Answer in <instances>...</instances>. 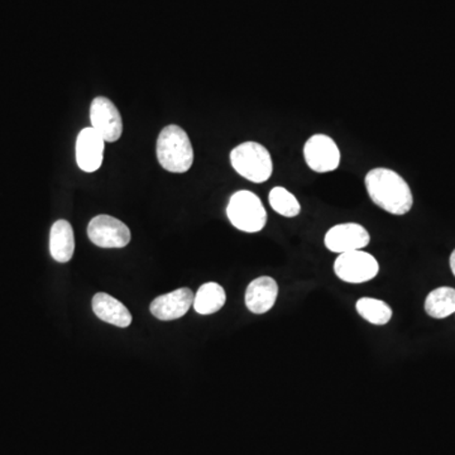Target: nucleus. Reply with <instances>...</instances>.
<instances>
[{"label":"nucleus","instance_id":"obj_14","mask_svg":"<svg viewBox=\"0 0 455 455\" xmlns=\"http://www.w3.org/2000/svg\"><path fill=\"white\" fill-rule=\"evenodd\" d=\"M50 252L60 263L68 262L75 252L74 229L66 220H57L51 228Z\"/></svg>","mask_w":455,"mask_h":455},{"label":"nucleus","instance_id":"obj_9","mask_svg":"<svg viewBox=\"0 0 455 455\" xmlns=\"http://www.w3.org/2000/svg\"><path fill=\"white\" fill-rule=\"evenodd\" d=\"M371 242L366 228L357 223L338 224L326 232L324 243L331 252L348 253L362 251Z\"/></svg>","mask_w":455,"mask_h":455},{"label":"nucleus","instance_id":"obj_4","mask_svg":"<svg viewBox=\"0 0 455 455\" xmlns=\"http://www.w3.org/2000/svg\"><path fill=\"white\" fill-rule=\"evenodd\" d=\"M227 217L233 227L244 233H259L267 223L265 206L252 191H236L227 206Z\"/></svg>","mask_w":455,"mask_h":455},{"label":"nucleus","instance_id":"obj_6","mask_svg":"<svg viewBox=\"0 0 455 455\" xmlns=\"http://www.w3.org/2000/svg\"><path fill=\"white\" fill-rule=\"evenodd\" d=\"M305 163L317 173L331 172L339 167L340 149L326 134H314L304 146Z\"/></svg>","mask_w":455,"mask_h":455},{"label":"nucleus","instance_id":"obj_2","mask_svg":"<svg viewBox=\"0 0 455 455\" xmlns=\"http://www.w3.org/2000/svg\"><path fill=\"white\" fill-rule=\"evenodd\" d=\"M158 163L173 173H185L194 164V149L187 132L179 125L164 127L156 146Z\"/></svg>","mask_w":455,"mask_h":455},{"label":"nucleus","instance_id":"obj_19","mask_svg":"<svg viewBox=\"0 0 455 455\" xmlns=\"http://www.w3.org/2000/svg\"><path fill=\"white\" fill-rule=\"evenodd\" d=\"M451 272H453V275L455 276V250L453 251V253H451Z\"/></svg>","mask_w":455,"mask_h":455},{"label":"nucleus","instance_id":"obj_17","mask_svg":"<svg viewBox=\"0 0 455 455\" xmlns=\"http://www.w3.org/2000/svg\"><path fill=\"white\" fill-rule=\"evenodd\" d=\"M359 316L373 325H386L392 317V309L385 301L372 298L359 299L355 304Z\"/></svg>","mask_w":455,"mask_h":455},{"label":"nucleus","instance_id":"obj_1","mask_svg":"<svg viewBox=\"0 0 455 455\" xmlns=\"http://www.w3.org/2000/svg\"><path fill=\"white\" fill-rule=\"evenodd\" d=\"M371 200L382 211L392 215H405L414 204L411 188L396 171L379 167L371 170L364 179Z\"/></svg>","mask_w":455,"mask_h":455},{"label":"nucleus","instance_id":"obj_13","mask_svg":"<svg viewBox=\"0 0 455 455\" xmlns=\"http://www.w3.org/2000/svg\"><path fill=\"white\" fill-rule=\"evenodd\" d=\"M92 310L95 315L108 324L128 328L132 324L130 310L121 301L106 292H99L92 298Z\"/></svg>","mask_w":455,"mask_h":455},{"label":"nucleus","instance_id":"obj_11","mask_svg":"<svg viewBox=\"0 0 455 455\" xmlns=\"http://www.w3.org/2000/svg\"><path fill=\"white\" fill-rule=\"evenodd\" d=\"M194 296H196V293L188 287L164 293V295L158 296L157 299L152 301L149 310L155 317L164 320V322L180 319L193 307Z\"/></svg>","mask_w":455,"mask_h":455},{"label":"nucleus","instance_id":"obj_18","mask_svg":"<svg viewBox=\"0 0 455 455\" xmlns=\"http://www.w3.org/2000/svg\"><path fill=\"white\" fill-rule=\"evenodd\" d=\"M268 202L271 208L284 218H295L300 214V203L287 188L281 187L272 188Z\"/></svg>","mask_w":455,"mask_h":455},{"label":"nucleus","instance_id":"obj_12","mask_svg":"<svg viewBox=\"0 0 455 455\" xmlns=\"http://www.w3.org/2000/svg\"><path fill=\"white\" fill-rule=\"evenodd\" d=\"M278 284L274 278L262 276L248 284L245 291V307L251 313L265 314L274 307L277 300Z\"/></svg>","mask_w":455,"mask_h":455},{"label":"nucleus","instance_id":"obj_3","mask_svg":"<svg viewBox=\"0 0 455 455\" xmlns=\"http://www.w3.org/2000/svg\"><path fill=\"white\" fill-rule=\"evenodd\" d=\"M230 164L236 173L254 184L267 181L274 172V161L268 149L252 140L236 146L230 152Z\"/></svg>","mask_w":455,"mask_h":455},{"label":"nucleus","instance_id":"obj_8","mask_svg":"<svg viewBox=\"0 0 455 455\" xmlns=\"http://www.w3.org/2000/svg\"><path fill=\"white\" fill-rule=\"evenodd\" d=\"M90 122L92 128L100 134L106 142H116L123 133L122 116L112 100L98 97L90 107Z\"/></svg>","mask_w":455,"mask_h":455},{"label":"nucleus","instance_id":"obj_5","mask_svg":"<svg viewBox=\"0 0 455 455\" xmlns=\"http://www.w3.org/2000/svg\"><path fill=\"white\" fill-rule=\"evenodd\" d=\"M334 272L344 283H364L379 275V265L372 254L362 251L341 253L334 262Z\"/></svg>","mask_w":455,"mask_h":455},{"label":"nucleus","instance_id":"obj_15","mask_svg":"<svg viewBox=\"0 0 455 455\" xmlns=\"http://www.w3.org/2000/svg\"><path fill=\"white\" fill-rule=\"evenodd\" d=\"M227 295L223 287L217 283H204L194 296V309L202 315L217 313L226 304Z\"/></svg>","mask_w":455,"mask_h":455},{"label":"nucleus","instance_id":"obj_7","mask_svg":"<svg viewBox=\"0 0 455 455\" xmlns=\"http://www.w3.org/2000/svg\"><path fill=\"white\" fill-rule=\"evenodd\" d=\"M90 241L100 248H123L131 242L130 228L110 215H98L88 226Z\"/></svg>","mask_w":455,"mask_h":455},{"label":"nucleus","instance_id":"obj_10","mask_svg":"<svg viewBox=\"0 0 455 455\" xmlns=\"http://www.w3.org/2000/svg\"><path fill=\"white\" fill-rule=\"evenodd\" d=\"M104 145L106 140L101 139L97 131L84 128L77 136L76 163L84 172H95L103 164Z\"/></svg>","mask_w":455,"mask_h":455},{"label":"nucleus","instance_id":"obj_16","mask_svg":"<svg viewBox=\"0 0 455 455\" xmlns=\"http://www.w3.org/2000/svg\"><path fill=\"white\" fill-rule=\"evenodd\" d=\"M425 311L434 319H445L455 314V289L439 287L427 295Z\"/></svg>","mask_w":455,"mask_h":455}]
</instances>
